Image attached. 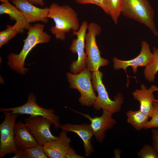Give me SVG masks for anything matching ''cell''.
<instances>
[{"label": "cell", "mask_w": 158, "mask_h": 158, "mask_svg": "<svg viewBox=\"0 0 158 158\" xmlns=\"http://www.w3.org/2000/svg\"><path fill=\"white\" fill-rule=\"evenodd\" d=\"M154 100H155V101H156L158 102V100H157V99H155Z\"/></svg>", "instance_id": "cell-33"}, {"label": "cell", "mask_w": 158, "mask_h": 158, "mask_svg": "<svg viewBox=\"0 0 158 158\" xmlns=\"http://www.w3.org/2000/svg\"><path fill=\"white\" fill-rule=\"evenodd\" d=\"M29 2L33 4L39 5L42 6L44 5L43 0H28Z\"/></svg>", "instance_id": "cell-29"}, {"label": "cell", "mask_w": 158, "mask_h": 158, "mask_svg": "<svg viewBox=\"0 0 158 158\" xmlns=\"http://www.w3.org/2000/svg\"><path fill=\"white\" fill-rule=\"evenodd\" d=\"M154 86L152 85L147 89L144 84H142L141 89L136 90L132 93L134 99L139 102V110L150 118L153 112V102L155 99L153 94Z\"/></svg>", "instance_id": "cell-16"}, {"label": "cell", "mask_w": 158, "mask_h": 158, "mask_svg": "<svg viewBox=\"0 0 158 158\" xmlns=\"http://www.w3.org/2000/svg\"><path fill=\"white\" fill-rule=\"evenodd\" d=\"M75 113L80 114L90 121V124L94 136L99 143L103 142L106 135L105 133L112 128L116 123V121L112 116L113 113L105 109H103L102 115L99 116L92 117L88 114H85L69 108Z\"/></svg>", "instance_id": "cell-11"}, {"label": "cell", "mask_w": 158, "mask_h": 158, "mask_svg": "<svg viewBox=\"0 0 158 158\" xmlns=\"http://www.w3.org/2000/svg\"><path fill=\"white\" fill-rule=\"evenodd\" d=\"M14 153V155L11 158H22V150H18Z\"/></svg>", "instance_id": "cell-30"}, {"label": "cell", "mask_w": 158, "mask_h": 158, "mask_svg": "<svg viewBox=\"0 0 158 158\" xmlns=\"http://www.w3.org/2000/svg\"><path fill=\"white\" fill-rule=\"evenodd\" d=\"M43 24L36 23L28 29L27 36L23 40L24 45L21 51L17 54L11 53L7 57V64L12 70L25 74L28 68L24 67L26 58L30 51L37 44L49 42L51 37L44 31Z\"/></svg>", "instance_id": "cell-2"}, {"label": "cell", "mask_w": 158, "mask_h": 158, "mask_svg": "<svg viewBox=\"0 0 158 158\" xmlns=\"http://www.w3.org/2000/svg\"><path fill=\"white\" fill-rule=\"evenodd\" d=\"M140 158H158V154L153 146L149 145H144L138 153Z\"/></svg>", "instance_id": "cell-24"}, {"label": "cell", "mask_w": 158, "mask_h": 158, "mask_svg": "<svg viewBox=\"0 0 158 158\" xmlns=\"http://www.w3.org/2000/svg\"><path fill=\"white\" fill-rule=\"evenodd\" d=\"M123 0H106L109 15L114 23H117L121 14V8Z\"/></svg>", "instance_id": "cell-21"}, {"label": "cell", "mask_w": 158, "mask_h": 158, "mask_svg": "<svg viewBox=\"0 0 158 158\" xmlns=\"http://www.w3.org/2000/svg\"><path fill=\"white\" fill-rule=\"evenodd\" d=\"M152 132L153 146L158 154V129L152 128Z\"/></svg>", "instance_id": "cell-27"}, {"label": "cell", "mask_w": 158, "mask_h": 158, "mask_svg": "<svg viewBox=\"0 0 158 158\" xmlns=\"http://www.w3.org/2000/svg\"><path fill=\"white\" fill-rule=\"evenodd\" d=\"M3 112L5 118L0 124V158L8 154L14 153L18 150L15 142L14 128L16 120L19 114L10 111Z\"/></svg>", "instance_id": "cell-7"}, {"label": "cell", "mask_w": 158, "mask_h": 158, "mask_svg": "<svg viewBox=\"0 0 158 158\" xmlns=\"http://www.w3.org/2000/svg\"><path fill=\"white\" fill-rule=\"evenodd\" d=\"M14 130L15 142L18 149L23 150L39 144L25 123L18 121L15 124Z\"/></svg>", "instance_id": "cell-17"}, {"label": "cell", "mask_w": 158, "mask_h": 158, "mask_svg": "<svg viewBox=\"0 0 158 158\" xmlns=\"http://www.w3.org/2000/svg\"><path fill=\"white\" fill-rule=\"evenodd\" d=\"M121 12L123 16L145 25L154 35L158 36L154 11L147 0H123Z\"/></svg>", "instance_id": "cell-3"}, {"label": "cell", "mask_w": 158, "mask_h": 158, "mask_svg": "<svg viewBox=\"0 0 158 158\" xmlns=\"http://www.w3.org/2000/svg\"><path fill=\"white\" fill-rule=\"evenodd\" d=\"M75 1L79 4H92L97 5L101 8L104 11L109 15L106 0H75Z\"/></svg>", "instance_id": "cell-26"}, {"label": "cell", "mask_w": 158, "mask_h": 158, "mask_svg": "<svg viewBox=\"0 0 158 158\" xmlns=\"http://www.w3.org/2000/svg\"><path fill=\"white\" fill-rule=\"evenodd\" d=\"M152 59L145 67L144 71L145 77L149 82H154L158 71V48L154 47Z\"/></svg>", "instance_id": "cell-20"}, {"label": "cell", "mask_w": 158, "mask_h": 158, "mask_svg": "<svg viewBox=\"0 0 158 158\" xmlns=\"http://www.w3.org/2000/svg\"><path fill=\"white\" fill-rule=\"evenodd\" d=\"M141 49L139 54L135 58L128 60H122L115 57L113 58V68L114 70L123 69L126 72L127 78V86L129 85V77L127 73V68L131 66L133 72L135 73L137 72L138 68L140 66H146L151 61L153 54L151 51L148 44L145 41L141 42Z\"/></svg>", "instance_id": "cell-12"}, {"label": "cell", "mask_w": 158, "mask_h": 158, "mask_svg": "<svg viewBox=\"0 0 158 158\" xmlns=\"http://www.w3.org/2000/svg\"><path fill=\"white\" fill-rule=\"evenodd\" d=\"M127 122L135 130L139 131L145 129L149 117L140 110H129L126 113Z\"/></svg>", "instance_id": "cell-19"}, {"label": "cell", "mask_w": 158, "mask_h": 158, "mask_svg": "<svg viewBox=\"0 0 158 158\" xmlns=\"http://www.w3.org/2000/svg\"><path fill=\"white\" fill-rule=\"evenodd\" d=\"M36 98L34 94L30 93L28 96L27 102L24 104L17 107L9 108H1L0 112L10 111L13 113L30 116H39L50 120L53 123L54 128L58 129L61 126L59 117L55 114L52 109H48L39 106L36 102Z\"/></svg>", "instance_id": "cell-8"}, {"label": "cell", "mask_w": 158, "mask_h": 158, "mask_svg": "<svg viewBox=\"0 0 158 158\" xmlns=\"http://www.w3.org/2000/svg\"><path fill=\"white\" fill-rule=\"evenodd\" d=\"M87 30L85 44L86 66L89 70L93 72L99 70L101 67L107 66L109 61L101 57L96 42L97 36L101 33V27L95 22H91L88 24Z\"/></svg>", "instance_id": "cell-4"}, {"label": "cell", "mask_w": 158, "mask_h": 158, "mask_svg": "<svg viewBox=\"0 0 158 158\" xmlns=\"http://www.w3.org/2000/svg\"><path fill=\"white\" fill-rule=\"evenodd\" d=\"M66 76L70 87L76 89L80 92L78 101L80 104L88 107L93 106L97 96L92 82L91 71L86 67L78 74L67 72Z\"/></svg>", "instance_id": "cell-6"}, {"label": "cell", "mask_w": 158, "mask_h": 158, "mask_svg": "<svg viewBox=\"0 0 158 158\" xmlns=\"http://www.w3.org/2000/svg\"><path fill=\"white\" fill-rule=\"evenodd\" d=\"M68 132L62 130L58 138L48 141L43 145V150L49 158H65L71 147V139L68 136Z\"/></svg>", "instance_id": "cell-14"}, {"label": "cell", "mask_w": 158, "mask_h": 158, "mask_svg": "<svg viewBox=\"0 0 158 158\" xmlns=\"http://www.w3.org/2000/svg\"><path fill=\"white\" fill-rule=\"evenodd\" d=\"M12 2L22 13L28 23L36 22H48L49 8L37 7L28 0H12Z\"/></svg>", "instance_id": "cell-13"}, {"label": "cell", "mask_w": 158, "mask_h": 158, "mask_svg": "<svg viewBox=\"0 0 158 158\" xmlns=\"http://www.w3.org/2000/svg\"><path fill=\"white\" fill-rule=\"evenodd\" d=\"M153 105L154 109L151 119L148 121L145 129L158 128V102L154 100Z\"/></svg>", "instance_id": "cell-25"}, {"label": "cell", "mask_w": 158, "mask_h": 158, "mask_svg": "<svg viewBox=\"0 0 158 158\" xmlns=\"http://www.w3.org/2000/svg\"><path fill=\"white\" fill-rule=\"evenodd\" d=\"M84 158L85 157L78 154L74 149L72 147H70L66 153L65 158Z\"/></svg>", "instance_id": "cell-28"}, {"label": "cell", "mask_w": 158, "mask_h": 158, "mask_svg": "<svg viewBox=\"0 0 158 158\" xmlns=\"http://www.w3.org/2000/svg\"><path fill=\"white\" fill-rule=\"evenodd\" d=\"M60 128L68 132H74L78 135L83 141L86 157L90 156L95 151L91 142V139L94 135L90 124L83 123L74 124L67 123L61 125Z\"/></svg>", "instance_id": "cell-15"}, {"label": "cell", "mask_w": 158, "mask_h": 158, "mask_svg": "<svg viewBox=\"0 0 158 158\" xmlns=\"http://www.w3.org/2000/svg\"><path fill=\"white\" fill-rule=\"evenodd\" d=\"M92 82L95 91L98 96L93 106L96 110L101 109L109 111L113 114L119 112L124 101L123 96L121 93H118L113 100L110 98L105 86L103 83V73L100 71L92 72Z\"/></svg>", "instance_id": "cell-5"}, {"label": "cell", "mask_w": 158, "mask_h": 158, "mask_svg": "<svg viewBox=\"0 0 158 158\" xmlns=\"http://www.w3.org/2000/svg\"><path fill=\"white\" fill-rule=\"evenodd\" d=\"M11 0H0V1L2 2V3H5L9 2Z\"/></svg>", "instance_id": "cell-31"}, {"label": "cell", "mask_w": 158, "mask_h": 158, "mask_svg": "<svg viewBox=\"0 0 158 158\" xmlns=\"http://www.w3.org/2000/svg\"><path fill=\"white\" fill-rule=\"evenodd\" d=\"M6 28L0 32V48L7 44L11 40L15 37L18 32L14 29L13 25H7Z\"/></svg>", "instance_id": "cell-23"}, {"label": "cell", "mask_w": 158, "mask_h": 158, "mask_svg": "<svg viewBox=\"0 0 158 158\" xmlns=\"http://www.w3.org/2000/svg\"><path fill=\"white\" fill-rule=\"evenodd\" d=\"M5 14L8 15L11 20L16 21L13 27L18 33H24V29L28 30L31 26L27 22L22 13L9 2L2 3L0 5V14Z\"/></svg>", "instance_id": "cell-18"}, {"label": "cell", "mask_w": 158, "mask_h": 158, "mask_svg": "<svg viewBox=\"0 0 158 158\" xmlns=\"http://www.w3.org/2000/svg\"><path fill=\"white\" fill-rule=\"evenodd\" d=\"M154 92L157 91L158 92V87H157L156 85H154Z\"/></svg>", "instance_id": "cell-32"}, {"label": "cell", "mask_w": 158, "mask_h": 158, "mask_svg": "<svg viewBox=\"0 0 158 158\" xmlns=\"http://www.w3.org/2000/svg\"><path fill=\"white\" fill-rule=\"evenodd\" d=\"M48 17L54 22L55 25L51 27L50 30L57 40L64 41L66 33L71 30L78 31L80 26L77 13L67 5L52 3L49 7Z\"/></svg>", "instance_id": "cell-1"}, {"label": "cell", "mask_w": 158, "mask_h": 158, "mask_svg": "<svg viewBox=\"0 0 158 158\" xmlns=\"http://www.w3.org/2000/svg\"><path fill=\"white\" fill-rule=\"evenodd\" d=\"M88 25L86 21H83L78 30L73 32L72 35L77 38L73 40L70 49L74 54L76 53L78 59L72 61L70 65V70L74 74H77L83 70L86 66V54L85 52V37Z\"/></svg>", "instance_id": "cell-9"}, {"label": "cell", "mask_w": 158, "mask_h": 158, "mask_svg": "<svg viewBox=\"0 0 158 158\" xmlns=\"http://www.w3.org/2000/svg\"><path fill=\"white\" fill-rule=\"evenodd\" d=\"M25 124L39 144L57 139L58 136L53 135L50 130L52 123L48 119L39 116H30L24 120Z\"/></svg>", "instance_id": "cell-10"}, {"label": "cell", "mask_w": 158, "mask_h": 158, "mask_svg": "<svg viewBox=\"0 0 158 158\" xmlns=\"http://www.w3.org/2000/svg\"><path fill=\"white\" fill-rule=\"evenodd\" d=\"M22 158H48L44 151L43 145L39 144L36 146L22 150Z\"/></svg>", "instance_id": "cell-22"}]
</instances>
